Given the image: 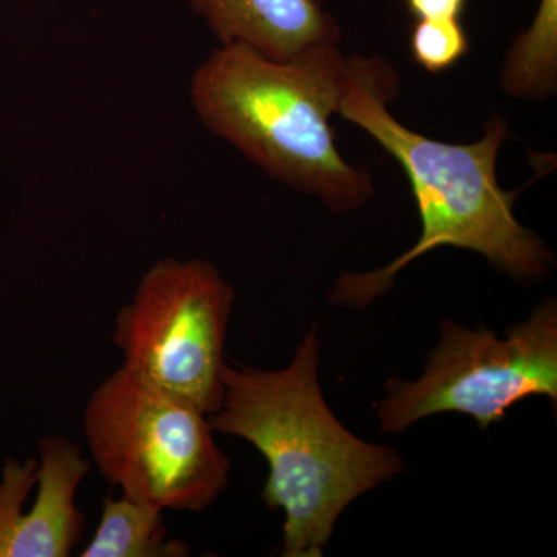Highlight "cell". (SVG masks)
Here are the masks:
<instances>
[{
	"mask_svg": "<svg viewBox=\"0 0 557 557\" xmlns=\"http://www.w3.org/2000/svg\"><path fill=\"white\" fill-rule=\"evenodd\" d=\"M397 76L380 61L348 60L338 115L357 124L398 161L408 175L421 219V236L409 251L370 273H344L330 292L336 306L364 309L386 295L413 260L443 247L478 252L512 281L539 282L555 265L552 249L516 218L518 193L497 182V157L507 138L494 119L471 145H449L399 123L387 104Z\"/></svg>",
	"mask_w": 557,
	"mask_h": 557,
	"instance_id": "obj_1",
	"label": "cell"
},
{
	"mask_svg": "<svg viewBox=\"0 0 557 557\" xmlns=\"http://www.w3.org/2000/svg\"><path fill=\"white\" fill-rule=\"evenodd\" d=\"M318 325L287 368L260 370L225 362L212 431L245 440L262 454L269 478L262 500L285 515L284 557H322L348 505L405 472L391 446L351 434L319 384Z\"/></svg>",
	"mask_w": 557,
	"mask_h": 557,
	"instance_id": "obj_2",
	"label": "cell"
},
{
	"mask_svg": "<svg viewBox=\"0 0 557 557\" xmlns=\"http://www.w3.org/2000/svg\"><path fill=\"white\" fill-rule=\"evenodd\" d=\"M347 69L338 47L282 62L220 46L194 75L190 101L209 131L271 178L318 197L330 211H355L373 185L341 157L330 126Z\"/></svg>",
	"mask_w": 557,
	"mask_h": 557,
	"instance_id": "obj_3",
	"label": "cell"
},
{
	"mask_svg": "<svg viewBox=\"0 0 557 557\" xmlns=\"http://www.w3.org/2000/svg\"><path fill=\"white\" fill-rule=\"evenodd\" d=\"M84 432L95 467L132 500L201 512L230 485L207 413L123 366L90 395Z\"/></svg>",
	"mask_w": 557,
	"mask_h": 557,
	"instance_id": "obj_4",
	"label": "cell"
},
{
	"mask_svg": "<svg viewBox=\"0 0 557 557\" xmlns=\"http://www.w3.org/2000/svg\"><path fill=\"white\" fill-rule=\"evenodd\" d=\"M530 397L557 401L555 298L539 304L505 338L491 329L443 319L420 379H388L376 418L386 434H401L417 421L446 412L471 417L486 431Z\"/></svg>",
	"mask_w": 557,
	"mask_h": 557,
	"instance_id": "obj_5",
	"label": "cell"
},
{
	"mask_svg": "<svg viewBox=\"0 0 557 557\" xmlns=\"http://www.w3.org/2000/svg\"><path fill=\"white\" fill-rule=\"evenodd\" d=\"M234 299V288L207 260H160L116 314L113 344L123 368L212 416L223 397Z\"/></svg>",
	"mask_w": 557,
	"mask_h": 557,
	"instance_id": "obj_6",
	"label": "cell"
},
{
	"mask_svg": "<svg viewBox=\"0 0 557 557\" xmlns=\"http://www.w3.org/2000/svg\"><path fill=\"white\" fill-rule=\"evenodd\" d=\"M89 460L69 438L39 443V461H9L0 483V557H69L83 536L76 493Z\"/></svg>",
	"mask_w": 557,
	"mask_h": 557,
	"instance_id": "obj_7",
	"label": "cell"
},
{
	"mask_svg": "<svg viewBox=\"0 0 557 557\" xmlns=\"http://www.w3.org/2000/svg\"><path fill=\"white\" fill-rule=\"evenodd\" d=\"M220 46L273 61H298L338 47V22L319 0H189Z\"/></svg>",
	"mask_w": 557,
	"mask_h": 557,
	"instance_id": "obj_8",
	"label": "cell"
},
{
	"mask_svg": "<svg viewBox=\"0 0 557 557\" xmlns=\"http://www.w3.org/2000/svg\"><path fill=\"white\" fill-rule=\"evenodd\" d=\"M163 509L126 496L102 500L100 523L81 557H186L189 545L171 537Z\"/></svg>",
	"mask_w": 557,
	"mask_h": 557,
	"instance_id": "obj_9",
	"label": "cell"
},
{
	"mask_svg": "<svg viewBox=\"0 0 557 557\" xmlns=\"http://www.w3.org/2000/svg\"><path fill=\"white\" fill-rule=\"evenodd\" d=\"M557 0H541L530 30L509 53L504 87L516 97H542L556 84Z\"/></svg>",
	"mask_w": 557,
	"mask_h": 557,
	"instance_id": "obj_10",
	"label": "cell"
},
{
	"mask_svg": "<svg viewBox=\"0 0 557 557\" xmlns=\"http://www.w3.org/2000/svg\"><path fill=\"white\" fill-rule=\"evenodd\" d=\"M469 40L460 21L418 20L410 33L413 61L431 73L445 72L468 53Z\"/></svg>",
	"mask_w": 557,
	"mask_h": 557,
	"instance_id": "obj_11",
	"label": "cell"
},
{
	"mask_svg": "<svg viewBox=\"0 0 557 557\" xmlns=\"http://www.w3.org/2000/svg\"><path fill=\"white\" fill-rule=\"evenodd\" d=\"M408 7L417 20L453 21L460 20L467 0H408Z\"/></svg>",
	"mask_w": 557,
	"mask_h": 557,
	"instance_id": "obj_12",
	"label": "cell"
}]
</instances>
